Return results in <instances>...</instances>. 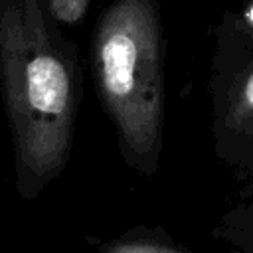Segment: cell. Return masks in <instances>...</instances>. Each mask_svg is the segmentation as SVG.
<instances>
[{
  "instance_id": "6da1fadb",
  "label": "cell",
  "mask_w": 253,
  "mask_h": 253,
  "mask_svg": "<svg viewBox=\"0 0 253 253\" xmlns=\"http://www.w3.org/2000/svg\"><path fill=\"white\" fill-rule=\"evenodd\" d=\"M0 93L16 190L34 200L71 158L81 93L77 49L47 14L45 0H0Z\"/></svg>"
},
{
  "instance_id": "7a4b0ae2",
  "label": "cell",
  "mask_w": 253,
  "mask_h": 253,
  "mask_svg": "<svg viewBox=\"0 0 253 253\" xmlns=\"http://www.w3.org/2000/svg\"><path fill=\"white\" fill-rule=\"evenodd\" d=\"M93 67L123 160L152 176L164 144V43L156 0L107 6L93 34Z\"/></svg>"
},
{
  "instance_id": "3957f363",
  "label": "cell",
  "mask_w": 253,
  "mask_h": 253,
  "mask_svg": "<svg viewBox=\"0 0 253 253\" xmlns=\"http://www.w3.org/2000/svg\"><path fill=\"white\" fill-rule=\"evenodd\" d=\"M99 253H194L168 237L160 229L136 227L117 237L91 239Z\"/></svg>"
},
{
  "instance_id": "277c9868",
  "label": "cell",
  "mask_w": 253,
  "mask_h": 253,
  "mask_svg": "<svg viewBox=\"0 0 253 253\" xmlns=\"http://www.w3.org/2000/svg\"><path fill=\"white\" fill-rule=\"evenodd\" d=\"M213 235L241 253H253V206H239L227 211L215 225Z\"/></svg>"
},
{
  "instance_id": "5b68a950",
  "label": "cell",
  "mask_w": 253,
  "mask_h": 253,
  "mask_svg": "<svg viewBox=\"0 0 253 253\" xmlns=\"http://www.w3.org/2000/svg\"><path fill=\"white\" fill-rule=\"evenodd\" d=\"M91 0H45V10L55 24H77L89 10Z\"/></svg>"
},
{
  "instance_id": "8992f818",
  "label": "cell",
  "mask_w": 253,
  "mask_h": 253,
  "mask_svg": "<svg viewBox=\"0 0 253 253\" xmlns=\"http://www.w3.org/2000/svg\"><path fill=\"white\" fill-rule=\"evenodd\" d=\"M243 101L247 109H253V73L249 75L247 83H245V91H243Z\"/></svg>"
}]
</instances>
